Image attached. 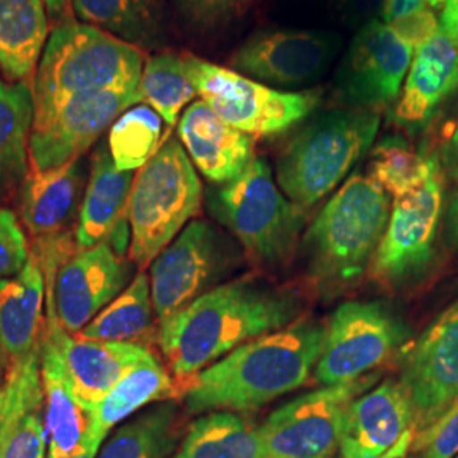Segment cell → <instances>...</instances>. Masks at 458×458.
<instances>
[{
  "label": "cell",
  "instance_id": "6da1fadb",
  "mask_svg": "<svg viewBox=\"0 0 458 458\" xmlns=\"http://www.w3.org/2000/svg\"><path fill=\"white\" fill-rule=\"evenodd\" d=\"M301 310L302 301L293 293L234 280L160 321L158 344L172 374L189 378L234 348L291 327Z\"/></svg>",
  "mask_w": 458,
  "mask_h": 458
},
{
  "label": "cell",
  "instance_id": "7a4b0ae2",
  "mask_svg": "<svg viewBox=\"0 0 458 458\" xmlns=\"http://www.w3.org/2000/svg\"><path fill=\"white\" fill-rule=\"evenodd\" d=\"M327 327L297 319L229 352L204 369L185 391L191 414L248 412L302 387L325 344Z\"/></svg>",
  "mask_w": 458,
  "mask_h": 458
},
{
  "label": "cell",
  "instance_id": "3957f363",
  "mask_svg": "<svg viewBox=\"0 0 458 458\" xmlns=\"http://www.w3.org/2000/svg\"><path fill=\"white\" fill-rule=\"evenodd\" d=\"M143 53L96 26L66 22L49 36L34 77V115L66 100L117 90H138Z\"/></svg>",
  "mask_w": 458,
  "mask_h": 458
},
{
  "label": "cell",
  "instance_id": "277c9868",
  "mask_svg": "<svg viewBox=\"0 0 458 458\" xmlns=\"http://www.w3.org/2000/svg\"><path fill=\"white\" fill-rule=\"evenodd\" d=\"M389 216V194L372 177L353 174L306 233L312 278L327 291L357 282L376 257Z\"/></svg>",
  "mask_w": 458,
  "mask_h": 458
},
{
  "label": "cell",
  "instance_id": "5b68a950",
  "mask_svg": "<svg viewBox=\"0 0 458 458\" xmlns=\"http://www.w3.org/2000/svg\"><path fill=\"white\" fill-rule=\"evenodd\" d=\"M378 128L377 111L344 107L318 115L278 157L280 191L299 208H311L369 153Z\"/></svg>",
  "mask_w": 458,
  "mask_h": 458
},
{
  "label": "cell",
  "instance_id": "8992f818",
  "mask_svg": "<svg viewBox=\"0 0 458 458\" xmlns=\"http://www.w3.org/2000/svg\"><path fill=\"white\" fill-rule=\"evenodd\" d=\"M202 183L181 140L170 136L138 170L128 200L130 260L147 268L200 213Z\"/></svg>",
  "mask_w": 458,
  "mask_h": 458
},
{
  "label": "cell",
  "instance_id": "52a82bcc",
  "mask_svg": "<svg viewBox=\"0 0 458 458\" xmlns=\"http://www.w3.org/2000/svg\"><path fill=\"white\" fill-rule=\"evenodd\" d=\"M209 209L260 265L287 262L304 228L302 208L278 189L263 158H253L240 177L214 189Z\"/></svg>",
  "mask_w": 458,
  "mask_h": 458
},
{
  "label": "cell",
  "instance_id": "ba28073f",
  "mask_svg": "<svg viewBox=\"0 0 458 458\" xmlns=\"http://www.w3.org/2000/svg\"><path fill=\"white\" fill-rule=\"evenodd\" d=\"M197 96L233 128L250 136L289 131L318 109L321 94L289 92L196 56H183Z\"/></svg>",
  "mask_w": 458,
  "mask_h": 458
},
{
  "label": "cell",
  "instance_id": "9c48e42d",
  "mask_svg": "<svg viewBox=\"0 0 458 458\" xmlns=\"http://www.w3.org/2000/svg\"><path fill=\"white\" fill-rule=\"evenodd\" d=\"M47 280V306L70 335L81 333L126 289L130 263L111 242L89 250L31 251Z\"/></svg>",
  "mask_w": 458,
  "mask_h": 458
},
{
  "label": "cell",
  "instance_id": "30bf717a",
  "mask_svg": "<svg viewBox=\"0 0 458 458\" xmlns=\"http://www.w3.org/2000/svg\"><path fill=\"white\" fill-rule=\"evenodd\" d=\"M410 336L408 327L380 302H344L333 312L314 377L323 386L361 378Z\"/></svg>",
  "mask_w": 458,
  "mask_h": 458
},
{
  "label": "cell",
  "instance_id": "8fae6325",
  "mask_svg": "<svg viewBox=\"0 0 458 458\" xmlns=\"http://www.w3.org/2000/svg\"><path fill=\"white\" fill-rule=\"evenodd\" d=\"M377 376L325 386L274 411L260 429L267 458H333L340 450L344 414Z\"/></svg>",
  "mask_w": 458,
  "mask_h": 458
},
{
  "label": "cell",
  "instance_id": "7c38bea8",
  "mask_svg": "<svg viewBox=\"0 0 458 458\" xmlns=\"http://www.w3.org/2000/svg\"><path fill=\"white\" fill-rule=\"evenodd\" d=\"M231 263L223 236L206 221H192L149 265L153 310L160 321L216 287Z\"/></svg>",
  "mask_w": 458,
  "mask_h": 458
},
{
  "label": "cell",
  "instance_id": "4fadbf2b",
  "mask_svg": "<svg viewBox=\"0 0 458 458\" xmlns=\"http://www.w3.org/2000/svg\"><path fill=\"white\" fill-rule=\"evenodd\" d=\"M443 200L442 168L418 191L394 199L387 228L370 263L372 277L384 285L399 287L423 274L433 259Z\"/></svg>",
  "mask_w": 458,
  "mask_h": 458
},
{
  "label": "cell",
  "instance_id": "5bb4252c",
  "mask_svg": "<svg viewBox=\"0 0 458 458\" xmlns=\"http://www.w3.org/2000/svg\"><path fill=\"white\" fill-rule=\"evenodd\" d=\"M414 49L382 21H370L353 38L335 82V98L348 109L377 111L397 102Z\"/></svg>",
  "mask_w": 458,
  "mask_h": 458
},
{
  "label": "cell",
  "instance_id": "9a60e30c",
  "mask_svg": "<svg viewBox=\"0 0 458 458\" xmlns=\"http://www.w3.org/2000/svg\"><path fill=\"white\" fill-rule=\"evenodd\" d=\"M138 102L140 90H117L72 98L47 114L34 115L30 170L47 172L82 158L100 134Z\"/></svg>",
  "mask_w": 458,
  "mask_h": 458
},
{
  "label": "cell",
  "instance_id": "2e32d148",
  "mask_svg": "<svg viewBox=\"0 0 458 458\" xmlns=\"http://www.w3.org/2000/svg\"><path fill=\"white\" fill-rule=\"evenodd\" d=\"M399 384L410 397L416 435L458 397V299L404 353Z\"/></svg>",
  "mask_w": 458,
  "mask_h": 458
},
{
  "label": "cell",
  "instance_id": "e0dca14e",
  "mask_svg": "<svg viewBox=\"0 0 458 458\" xmlns=\"http://www.w3.org/2000/svg\"><path fill=\"white\" fill-rule=\"evenodd\" d=\"M340 51V38L323 31H262L231 58L234 72L268 87H304L327 73Z\"/></svg>",
  "mask_w": 458,
  "mask_h": 458
},
{
  "label": "cell",
  "instance_id": "ac0fdd59",
  "mask_svg": "<svg viewBox=\"0 0 458 458\" xmlns=\"http://www.w3.org/2000/svg\"><path fill=\"white\" fill-rule=\"evenodd\" d=\"M416 437L410 397L395 380L359 395L344 414L340 442L342 458L406 455Z\"/></svg>",
  "mask_w": 458,
  "mask_h": 458
},
{
  "label": "cell",
  "instance_id": "d6986e66",
  "mask_svg": "<svg viewBox=\"0 0 458 458\" xmlns=\"http://www.w3.org/2000/svg\"><path fill=\"white\" fill-rule=\"evenodd\" d=\"M458 98V30L440 26L416 49L410 73L394 107V121L408 131H423L454 98Z\"/></svg>",
  "mask_w": 458,
  "mask_h": 458
},
{
  "label": "cell",
  "instance_id": "ffe728a7",
  "mask_svg": "<svg viewBox=\"0 0 458 458\" xmlns=\"http://www.w3.org/2000/svg\"><path fill=\"white\" fill-rule=\"evenodd\" d=\"M45 338L58 348L72 389L87 411L94 410L115 384L149 353L143 344L96 342L70 335L60 327L49 306Z\"/></svg>",
  "mask_w": 458,
  "mask_h": 458
},
{
  "label": "cell",
  "instance_id": "44dd1931",
  "mask_svg": "<svg viewBox=\"0 0 458 458\" xmlns=\"http://www.w3.org/2000/svg\"><path fill=\"white\" fill-rule=\"evenodd\" d=\"M87 181L83 158L47 170H30L21 185L19 216L34 242H47L72 234L77 216H81Z\"/></svg>",
  "mask_w": 458,
  "mask_h": 458
},
{
  "label": "cell",
  "instance_id": "7402d4cb",
  "mask_svg": "<svg viewBox=\"0 0 458 458\" xmlns=\"http://www.w3.org/2000/svg\"><path fill=\"white\" fill-rule=\"evenodd\" d=\"M179 140L191 162L213 183L240 177L255 158L253 138L228 124L204 102H192L179 119Z\"/></svg>",
  "mask_w": 458,
  "mask_h": 458
},
{
  "label": "cell",
  "instance_id": "603a6c76",
  "mask_svg": "<svg viewBox=\"0 0 458 458\" xmlns=\"http://www.w3.org/2000/svg\"><path fill=\"white\" fill-rule=\"evenodd\" d=\"M132 182V172L115 168L109 148H98L75 229L77 250H89L119 236H130L128 200Z\"/></svg>",
  "mask_w": 458,
  "mask_h": 458
},
{
  "label": "cell",
  "instance_id": "cb8c5ba5",
  "mask_svg": "<svg viewBox=\"0 0 458 458\" xmlns=\"http://www.w3.org/2000/svg\"><path fill=\"white\" fill-rule=\"evenodd\" d=\"M47 280L33 255L13 277L0 278V359L22 360L41 346Z\"/></svg>",
  "mask_w": 458,
  "mask_h": 458
},
{
  "label": "cell",
  "instance_id": "d4e9b609",
  "mask_svg": "<svg viewBox=\"0 0 458 458\" xmlns=\"http://www.w3.org/2000/svg\"><path fill=\"white\" fill-rule=\"evenodd\" d=\"M41 380L49 457L70 458L94 454L87 446L90 411L85 410L77 399L58 348L45 336L41 340Z\"/></svg>",
  "mask_w": 458,
  "mask_h": 458
},
{
  "label": "cell",
  "instance_id": "484cf974",
  "mask_svg": "<svg viewBox=\"0 0 458 458\" xmlns=\"http://www.w3.org/2000/svg\"><path fill=\"white\" fill-rule=\"evenodd\" d=\"M174 393L172 377L149 352L90 411L89 450L98 454L104 438L115 425L126 421L145 406L172 397Z\"/></svg>",
  "mask_w": 458,
  "mask_h": 458
},
{
  "label": "cell",
  "instance_id": "4316f807",
  "mask_svg": "<svg viewBox=\"0 0 458 458\" xmlns=\"http://www.w3.org/2000/svg\"><path fill=\"white\" fill-rule=\"evenodd\" d=\"M43 0H0V70L9 81H28L48 43Z\"/></svg>",
  "mask_w": 458,
  "mask_h": 458
},
{
  "label": "cell",
  "instance_id": "83f0119b",
  "mask_svg": "<svg viewBox=\"0 0 458 458\" xmlns=\"http://www.w3.org/2000/svg\"><path fill=\"white\" fill-rule=\"evenodd\" d=\"M72 9L79 21L138 48H158L166 39L164 0H72Z\"/></svg>",
  "mask_w": 458,
  "mask_h": 458
},
{
  "label": "cell",
  "instance_id": "f1b7e54d",
  "mask_svg": "<svg viewBox=\"0 0 458 458\" xmlns=\"http://www.w3.org/2000/svg\"><path fill=\"white\" fill-rule=\"evenodd\" d=\"M33 121V89L0 79V197L22 185L28 175Z\"/></svg>",
  "mask_w": 458,
  "mask_h": 458
},
{
  "label": "cell",
  "instance_id": "f546056e",
  "mask_svg": "<svg viewBox=\"0 0 458 458\" xmlns=\"http://www.w3.org/2000/svg\"><path fill=\"white\" fill-rule=\"evenodd\" d=\"M172 458H267L259 426L229 411L200 416Z\"/></svg>",
  "mask_w": 458,
  "mask_h": 458
},
{
  "label": "cell",
  "instance_id": "4dcf8cb0",
  "mask_svg": "<svg viewBox=\"0 0 458 458\" xmlns=\"http://www.w3.org/2000/svg\"><path fill=\"white\" fill-rule=\"evenodd\" d=\"M153 311L149 278L141 270L77 336L109 344H136L151 329Z\"/></svg>",
  "mask_w": 458,
  "mask_h": 458
},
{
  "label": "cell",
  "instance_id": "1f68e13d",
  "mask_svg": "<svg viewBox=\"0 0 458 458\" xmlns=\"http://www.w3.org/2000/svg\"><path fill=\"white\" fill-rule=\"evenodd\" d=\"M177 445V406L162 403L121 426L98 458H168Z\"/></svg>",
  "mask_w": 458,
  "mask_h": 458
},
{
  "label": "cell",
  "instance_id": "d6a6232c",
  "mask_svg": "<svg viewBox=\"0 0 458 458\" xmlns=\"http://www.w3.org/2000/svg\"><path fill=\"white\" fill-rule=\"evenodd\" d=\"M440 170L437 157L425 155L399 136L382 140L370 157V175L394 199L423 187Z\"/></svg>",
  "mask_w": 458,
  "mask_h": 458
},
{
  "label": "cell",
  "instance_id": "836d02e7",
  "mask_svg": "<svg viewBox=\"0 0 458 458\" xmlns=\"http://www.w3.org/2000/svg\"><path fill=\"white\" fill-rule=\"evenodd\" d=\"M164 119L149 106L124 111L111 126L107 148L115 168L134 172L143 168L164 145Z\"/></svg>",
  "mask_w": 458,
  "mask_h": 458
},
{
  "label": "cell",
  "instance_id": "e575fe53",
  "mask_svg": "<svg viewBox=\"0 0 458 458\" xmlns=\"http://www.w3.org/2000/svg\"><path fill=\"white\" fill-rule=\"evenodd\" d=\"M140 98L157 111L168 126H175L183 107L196 98L183 58L157 55L145 64L140 81Z\"/></svg>",
  "mask_w": 458,
  "mask_h": 458
},
{
  "label": "cell",
  "instance_id": "d590c367",
  "mask_svg": "<svg viewBox=\"0 0 458 458\" xmlns=\"http://www.w3.org/2000/svg\"><path fill=\"white\" fill-rule=\"evenodd\" d=\"M41 346L22 360L13 361L0 389V454L19 423L34 411L43 410Z\"/></svg>",
  "mask_w": 458,
  "mask_h": 458
},
{
  "label": "cell",
  "instance_id": "8d00e7d4",
  "mask_svg": "<svg viewBox=\"0 0 458 458\" xmlns=\"http://www.w3.org/2000/svg\"><path fill=\"white\" fill-rule=\"evenodd\" d=\"M414 458H454L458 455V397L442 416L420 431L411 446Z\"/></svg>",
  "mask_w": 458,
  "mask_h": 458
},
{
  "label": "cell",
  "instance_id": "74e56055",
  "mask_svg": "<svg viewBox=\"0 0 458 458\" xmlns=\"http://www.w3.org/2000/svg\"><path fill=\"white\" fill-rule=\"evenodd\" d=\"M31 250L16 216L0 208V278L19 274L30 260Z\"/></svg>",
  "mask_w": 458,
  "mask_h": 458
},
{
  "label": "cell",
  "instance_id": "f35d334b",
  "mask_svg": "<svg viewBox=\"0 0 458 458\" xmlns=\"http://www.w3.org/2000/svg\"><path fill=\"white\" fill-rule=\"evenodd\" d=\"M39 411L30 412L19 423L9 442L5 443L0 458H45L48 429Z\"/></svg>",
  "mask_w": 458,
  "mask_h": 458
},
{
  "label": "cell",
  "instance_id": "ab89813d",
  "mask_svg": "<svg viewBox=\"0 0 458 458\" xmlns=\"http://www.w3.org/2000/svg\"><path fill=\"white\" fill-rule=\"evenodd\" d=\"M411 48H421L440 31V19L433 9H423L387 24Z\"/></svg>",
  "mask_w": 458,
  "mask_h": 458
},
{
  "label": "cell",
  "instance_id": "60d3db41",
  "mask_svg": "<svg viewBox=\"0 0 458 458\" xmlns=\"http://www.w3.org/2000/svg\"><path fill=\"white\" fill-rule=\"evenodd\" d=\"M182 11L200 24L213 26L245 13L250 0H175Z\"/></svg>",
  "mask_w": 458,
  "mask_h": 458
},
{
  "label": "cell",
  "instance_id": "b9f144b4",
  "mask_svg": "<svg viewBox=\"0 0 458 458\" xmlns=\"http://www.w3.org/2000/svg\"><path fill=\"white\" fill-rule=\"evenodd\" d=\"M344 21L350 24H369L382 13L384 0H336Z\"/></svg>",
  "mask_w": 458,
  "mask_h": 458
},
{
  "label": "cell",
  "instance_id": "7bdbcfd3",
  "mask_svg": "<svg viewBox=\"0 0 458 458\" xmlns=\"http://www.w3.org/2000/svg\"><path fill=\"white\" fill-rule=\"evenodd\" d=\"M423 9H431L426 0H384L380 19L384 24H391L393 21Z\"/></svg>",
  "mask_w": 458,
  "mask_h": 458
},
{
  "label": "cell",
  "instance_id": "ee69618b",
  "mask_svg": "<svg viewBox=\"0 0 458 458\" xmlns=\"http://www.w3.org/2000/svg\"><path fill=\"white\" fill-rule=\"evenodd\" d=\"M445 226H446L448 242L458 248V191L448 204L446 216H445Z\"/></svg>",
  "mask_w": 458,
  "mask_h": 458
},
{
  "label": "cell",
  "instance_id": "f6af8a7d",
  "mask_svg": "<svg viewBox=\"0 0 458 458\" xmlns=\"http://www.w3.org/2000/svg\"><path fill=\"white\" fill-rule=\"evenodd\" d=\"M443 157H445V165L448 172L458 181V124L445 145Z\"/></svg>",
  "mask_w": 458,
  "mask_h": 458
},
{
  "label": "cell",
  "instance_id": "bcb514c9",
  "mask_svg": "<svg viewBox=\"0 0 458 458\" xmlns=\"http://www.w3.org/2000/svg\"><path fill=\"white\" fill-rule=\"evenodd\" d=\"M440 26L450 31L458 30V0H445L440 16Z\"/></svg>",
  "mask_w": 458,
  "mask_h": 458
},
{
  "label": "cell",
  "instance_id": "7dc6e473",
  "mask_svg": "<svg viewBox=\"0 0 458 458\" xmlns=\"http://www.w3.org/2000/svg\"><path fill=\"white\" fill-rule=\"evenodd\" d=\"M72 0H43L47 11L51 17H62L65 14L66 7Z\"/></svg>",
  "mask_w": 458,
  "mask_h": 458
},
{
  "label": "cell",
  "instance_id": "c3c4849f",
  "mask_svg": "<svg viewBox=\"0 0 458 458\" xmlns=\"http://www.w3.org/2000/svg\"><path fill=\"white\" fill-rule=\"evenodd\" d=\"M98 455V454H85V455H79V457H70V458H94ZM51 458V457H48Z\"/></svg>",
  "mask_w": 458,
  "mask_h": 458
},
{
  "label": "cell",
  "instance_id": "681fc988",
  "mask_svg": "<svg viewBox=\"0 0 458 458\" xmlns=\"http://www.w3.org/2000/svg\"><path fill=\"white\" fill-rule=\"evenodd\" d=\"M4 372H2V365H0V389H2V386H4Z\"/></svg>",
  "mask_w": 458,
  "mask_h": 458
},
{
  "label": "cell",
  "instance_id": "f907efd6",
  "mask_svg": "<svg viewBox=\"0 0 458 458\" xmlns=\"http://www.w3.org/2000/svg\"><path fill=\"white\" fill-rule=\"evenodd\" d=\"M382 458H410V454H406V455H391V457H382Z\"/></svg>",
  "mask_w": 458,
  "mask_h": 458
},
{
  "label": "cell",
  "instance_id": "816d5d0a",
  "mask_svg": "<svg viewBox=\"0 0 458 458\" xmlns=\"http://www.w3.org/2000/svg\"><path fill=\"white\" fill-rule=\"evenodd\" d=\"M455 458H458V455H457V457H455Z\"/></svg>",
  "mask_w": 458,
  "mask_h": 458
}]
</instances>
